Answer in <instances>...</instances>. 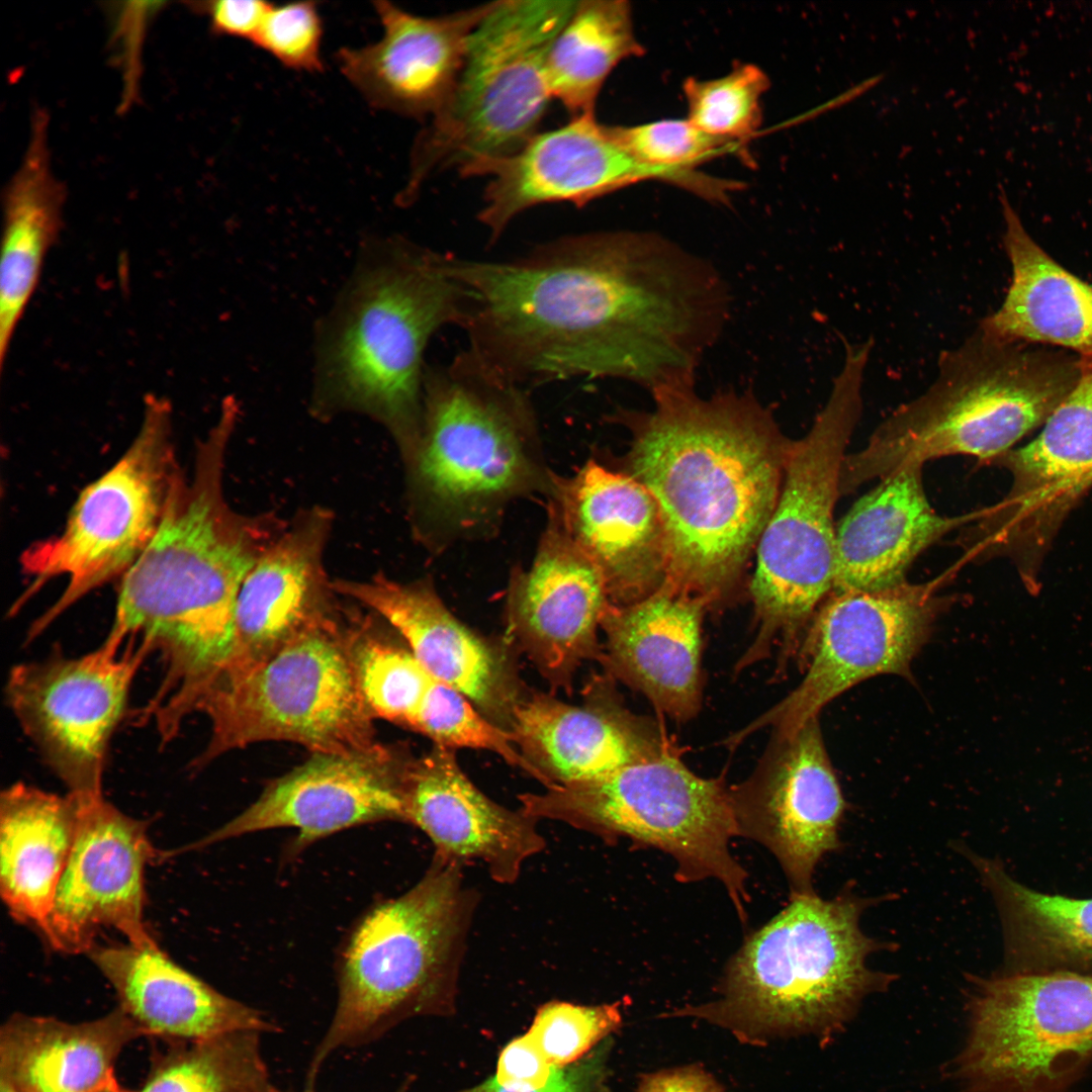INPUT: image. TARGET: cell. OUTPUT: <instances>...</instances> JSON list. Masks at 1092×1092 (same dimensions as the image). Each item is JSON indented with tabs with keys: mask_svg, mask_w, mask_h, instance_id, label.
<instances>
[{
	"mask_svg": "<svg viewBox=\"0 0 1092 1092\" xmlns=\"http://www.w3.org/2000/svg\"><path fill=\"white\" fill-rule=\"evenodd\" d=\"M443 266L468 294V349L527 388L695 382L731 310L718 269L653 232L564 236L509 261L444 254Z\"/></svg>",
	"mask_w": 1092,
	"mask_h": 1092,
	"instance_id": "6da1fadb",
	"label": "cell"
},
{
	"mask_svg": "<svg viewBox=\"0 0 1092 1092\" xmlns=\"http://www.w3.org/2000/svg\"><path fill=\"white\" fill-rule=\"evenodd\" d=\"M696 382L651 392L648 412L610 421L631 432L624 471L652 495L666 538V584L727 598L776 506L793 440L750 391L704 397Z\"/></svg>",
	"mask_w": 1092,
	"mask_h": 1092,
	"instance_id": "7a4b0ae2",
	"label": "cell"
},
{
	"mask_svg": "<svg viewBox=\"0 0 1092 1092\" xmlns=\"http://www.w3.org/2000/svg\"><path fill=\"white\" fill-rule=\"evenodd\" d=\"M226 398L199 442L191 475L172 488L150 544L120 579L105 642L133 644L162 663L161 693L192 697L220 676L235 645L242 583L288 523L236 512L223 493L226 450L238 421Z\"/></svg>",
	"mask_w": 1092,
	"mask_h": 1092,
	"instance_id": "3957f363",
	"label": "cell"
},
{
	"mask_svg": "<svg viewBox=\"0 0 1092 1092\" xmlns=\"http://www.w3.org/2000/svg\"><path fill=\"white\" fill-rule=\"evenodd\" d=\"M411 526L431 553L499 533L519 499L553 494L527 387L468 348L426 366L418 445L403 462Z\"/></svg>",
	"mask_w": 1092,
	"mask_h": 1092,
	"instance_id": "277c9868",
	"label": "cell"
},
{
	"mask_svg": "<svg viewBox=\"0 0 1092 1092\" xmlns=\"http://www.w3.org/2000/svg\"><path fill=\"white\" fill-rule=\"evenodd\" d=\"M442 254L396 237L367 243L315 336V412L378 421L403 462L421 435L427 346L468 309Z\"/></svg>",
	"mask_w": 1092,
	"mask_h": 1092,
	"instance_id": "5b68a950",
	"label": "cell"
},
{
	"mask_svg": "<svg viewBox=\"0 0 1092 1092\" xmlns=\"http://www.w3.org/2000/svg\"><path fill=\"white\" fill-rule=\"evenodd\" d=\"M880 901L850 888L831 899L791 895L730 959L718 997L673 1015L709 1020L752 1043L801 1034L828 1040L868 995L895 980L868 966L872 953L889 947L860 927L862 913Z\"/></svg>",
	"mask_w": 1092,
	"mask_h": 1092,
	"instance_id": "8992f818",
	"label": "cell"
},
{
	"mask_svg": "<svg viewBox=\"0 0 1092 1092\" xmlns=\"http://www.w3.org/2000/svg\"><path fill=\"white\" fill-rule=\"evenodd\" d=\"M1081 371L1075 355L999 340L979 328L940 354L937 378L921 396L846 455L841 495L908 463L949 455L993 461L1045 423Z\"/></svg>",
	"mask_w": 1092,
	"mask_h": 1092,
	"instance_id": "52a82bcc",
	"label": "cell"
},
{
	"mask_svg": "<svg viewBox=\"0 0 1092 1092\" xmlns=\"http://www.w3.org/2000/svg\"><path fill=\"white\" fill-rule=\"evenodd\" d=\"M478 897L461 867L433 859L408 891L355 925L338 963V1002L305 1089L338 1049L371 1042L400 1021L453 1010Z\"/></svg>",
	"mask_w": 1092,
	"mask_h": 1092,
	"instance_id": "ba28073f",
	"label": "cell"
},
{
	"mask_svg": "<svg viewBox=\"0 0 1092 1092\" xmlns=\"http://www.w3.org/2000/svg\"><path fill=\"white\" fill-rule=\"evenodd\" d=\"M843 367L809 432L793 440L780 493L756 545L750 582L754 639L737 671L791 651L806 634L834 581V509L846 448L862 410L861 385L872 341L846 340Z\"/></svg>",
	"mask_w": 1092,
	"mask_h": 1092,
	"instance_id": "9c48e42d",
	"label": "cell"
},
{
	"mask_svg": "<svg viewBox=\"0 0 1092 1092\" xmlns=\"http://www.w3.org/2000/svg\"><path fill=\"white\" fill-rule=\"evenodd\" d=\"M576 2L493 1L469 36L449 100L414 142L400 202L412 201L439 170L480 176L537 133L552 98L546 58Z\"/></svg>",
	"mask_w": 1092,
	"mask_h": 1092,
	"instance_id": "30bf717a",
	"label": "cell"
},
{
	"mask_svg": "<svg viewBox=\"0 0 1092 1092\" xmlns=\"http://www.w3.org/2000/svg\"><path fill=\"white\" fill-rule=\"evenodd\" d=\"M521 810L606 841L627 837L669 854L680 883L714 879L725 888L742 922L749 902L747 873L730 851L737 826L722 778L692 771L671 751L610 775L519 796Z\"/></svg>",
	"mask_w": 1092,
	"mask_h": 1092,
	"instance_id": "8fae6325",
	"label": "cell"
},
{
	"mask_svg": "<svg viewBox=\"0 0 1092 1092\" xmlns=\"http://www.w3.org/2000/svg\"><path fill=\"white\" fill-rule=\"evenodd\" d=\"M172 416L166 397L147 395L140 430L126 451L80 492L62 532L23 551L20 563L30 584L10 615L48 581L67 577L58 600L27 630V642L87 595L121 579L152 541L182 471Z\"/></svg>",
	"mask_w": 1092,
	"mask_h": 1092,
	"instance_id": "7c38bea8",
	"label": "cell"
},
{
	"mask_svg": "<svg viewBox=\"0 0 1092 1092\" xmlns=\"http://www.w3.org/2000/svg\"><path fill=\"white\" fill-rule=\"evenodd\" d=\"M352 615L349 609L342 620L302 634L211 694L200 710L210 722L209 741L191 768L260 741H290L312 753L379 748L349 655Z\"/></svg>",
	"mask_w": 1092,
	"mask_h": 1092,
	"instance_id": "4fadbf2b",
	"label": "cell"
},
{
	"mask_svg": "<svg viewBox=\"0 0 1092 1092\" xmlns=\"http://www.w3.org/2000/svg\"><path fill=\"white\" fill-rule=\"evenodd\" d=\"M959 1074L971 1092H1068L1092 1062V975L1005 971L971 980Z\"/></svg>",
	"mask_w": 1092,
	"mask_h": 1092,
	"instance_id": "5bb4252c",
	"label": "cell"
},
{
	"mask_svg": "<svg viewBox=\"0 0 1092 1092\" xmlns=\"http://www.w3.org/2000/svg\"><path fill=\"white\" fill-rule=\"evenodd\" d=\"M943 577L878 590L832 592L804 637L807 670L789 695L725 740L735 748L766 727L790 733L829 702L872 676H910L914 657L930 636L949 599L939 594Z\"/></svg>",
	"mask_w": 1092,
	"mask_h": 1092,
	"instance_id": "9a60e30c",
	"label": "cell"
},
{
	"mask_svg": "<svg viewBox=\"0 0 1092 1092\" xmlns=\"http://www.w3.org/2000/svg\"><path fill=\"white\" fill-rule=\"evenodd\" d=\"M146 657L129 645L117 650L102 643L81 656L56 649L11 668L7 703L70 794L102 795L109 743Z\"/></svg>",
	"mask_w": 1092,
	"mask_h": 1092,
	"instance_id": "2e32d148",
	"label": "cell"
},
{
	"mask_svg": "<svg viewBox=\"0 0 1092 1092\" xmlns=\"http://www.w3.org/2000/svg\"><path fill=\"white\" fill-rule=\"evenodd\" d=\"M993 462L1012 476L998 504L980 510L961 537L966 556L1010 557L1025 581L1034 579L1064 519L1092 486V360L1041 431Z\"/></svg>",
	"mask_w": 1092,
	"mask_h": 1092,
	"instance_id": "e0dca14e",
	"label": "cell"
},
{
	"mask_svg": "<svg viewBox=\"0 0 1092 1092\" xmlns=\"http://www.w3.org/2000/svg\"><path fill=\"white\" fill-rule=\"evenodd\" d=\"M774 733L752 774L729 787L737 833L774 854L791 895H808L815 893L819 861L841 847L847 804L818 717L793 732Z\"/></svg>",
	"mask_w": 1092,
	"mask_h": 1092,
	"instance_id": "ac0fdd59",
	"label": "cell"
},
{
	"mask_svg": "<svg viewBox=\"0 0 1092 1092\" xmlns=\"http://www.w3.org/2000/svg\"><path fill=\"white\" fill-rule=\"evenodd\" d=\"M73 796L75 840L40 932L52 948L68 954H87L103 928L130 944L158 946L144 918L146 866L156 856L146 822L103 795Z\"/></svg>",
	"mask_w": 1092,
	"mask_h": 1092,
	"instance_id": "d6986e66",
	"label": "cell"
},
{
	"mask_svg": "<svg viewBox=\"0 0 1092 1092\" xmlns=\"http://www.w3.org/2000/svg\"><path fill=\"white\" fill-rule=\"evenodd\" d=\"M406 752L382 744L365 753H312L300 765L270 781L241 814L171 855L273 828L297 830L288 851L301 850L347 828L402 821L400 768Z\"/></svg>",
	"mask_w": 1092,
	"mask_h": 1092,
	"instance_id": "ffe728a7",
	"label": "cell"
},
{
	"mask_svg": "<svg viewBox=\"0 0 1092 1092\" xmlns=\"http://www.w3.org/2000/svg\"><path fill=\"white\" fill-rule=\"evenodd\" d=\"M333 520L322 507L299 512L250 569L237 599L233 654L207 698L302 634L345 617L324 564Z\"/></svg>",
	"mask_w": 1092,
	"mask_h": 1092,
	"instance_id": "44dd1931",
	"label": "cell"
},
{
	"mask_svg": "<svg viewBox=\"0 0 1092 1092\" xmlns=\"http://www.w3.org/2000/svg\"><path fill=\"white\" fill-rule=\"evenodd\" d=\"M609 603L601 571L547 510L532 564L514 566L510 573L511 642L552 688L570 691L581 663L601 655L597 633Z\"/></svg>",
	"mask_w": 1092,
	"mask_h": 1092,
	"instance_id": "7402d4cb",
	"label": "cell"
},
{
	"mask_svg": "<svg viewBox=\"0 0 1092 1092\" xmlns=\"http://www.w3.org/2000/svg\"><path fill=\"white\" fill-rule=\"evenodd\" d=\"M332 584L340 596L386 621L431 674L509 733L515 711L529 692L509 645L462 623L429 577L402 582L378 573L363 581L336 579Z\"/></svg>",
	"mask_w": 1092,
	"mask_h": 1092,
	"instance_id": "603a6c76",
	"label": "cell"
},
{
	"mask_svg": "<svg viewBox=\"0 0 1092 1092\" xmlns=\"http://www.w3.org/2000/svg\"><path fill=\"white\" fill-rule=\"evenodd\" d=\"M480 176L491 177L477 214L490 243L519 214L540 204L581 207L648 180L679 186L673 176L637 162L619 141L615 125L599 122L595 113L537 132L515 154L486 166Z\"/></svg>",
	"mask_w": 1092,
	"mask_h": 1092,
	"instance_id": "cb8c5ba5",
	"label": "cell"
},
{
	"mask_svg": "<svg viewBox=\"0 0 1092 1092\" xmlns=\"http://www.w3.org/2000/svg\"><path fill=\"white\" fill-rule=\"evenodd\" d=\"M612 679L594 678L577 705L529 691L517 707L509 733L545 788L598 779L674 751L661 725L625 707Z\"/></svg>",
	"mask_w": 1092,
	"mask_h": 1092,
	"instance_id": "d4e9b609",
	"label": "cell"
},
{
	"mask_svg": "<svg viewBox=\"0 0 1092 1092\" xmlns=\"http://www.w3.org/2000/svg\"><path fill=\"white\" fill-rule=\"evenodd\" d=\"M546 504L601 571L612 605L637 603L666 583L667 546L659 509L627 473L588 460L572 475L557 474Z\"/></svg>",
	"mask_w": 1092,
	"mask_h": 1092,
	"instance_id": "484cf974",
	"label": "cell"
},
{
	"mask_svg": "<svg viewBox=\"0 0 1092 1092\" xmlns=\"http://www.w3.org/2000/svg\"><path fill=\"white\" fill-rule=\"evenodd\" d=\"M454 752L439 745L421 756L406 752L399 776L403 822L428 835L433 859L460 867L478 860L494 881L511 884L526 860L544 849L545 839L535 819L481 792Z\"/></svg>",
	"mask_w": 1092,
	"mask_h": 1092,
	"instance_id": "4316f807",
	"label": "cell"
},
{
	"mask_svg": "<svg viewBox=\"0 0 1092 1092\" xmlns=\"http://www.w3.org/2000/svg\"><path fill=\"white\" fill-rule=\"evenodd\" d=\"M493 1L438 16L373 2L382 24L377 41L341 48V73L373 107L418 119L433 117L449 100L468 39Z\"/></svg>",
	"mask_w": 1092,
	"mask_h": 1092,
	"instance_id": "83f0119b",
	"label": "cell"
},
{
	"mask_svg": "<svg viewBox=\"0 0 1092 1092\" xmlns=\"http://www.w3.org/2000/svg\"><path fill=\"white\" fill-rule=\"evenodd\" d=\"M709 602L664 584L634 604H608L599 660L663 715L693 719L702 704V626Z\"/></svg>",
	"mask_w": 1092,
	"mask_h": 1092,
	"instance_id": "f1b7e54d",
	"label": "cell"
},
{
	"mask_svg": "<svg viewBox=\"0 0 1092 1092\" xmlns=\"http://www.w3.org/2000/svg\"><path fill=\"white\" fill-rule=\"evenodd\" d=\"M922 469L908 463L883 476L836 525L832 592H878L907 582L919 554L979 516L938 514L927 498Z\"/></svg>",
	"mask_w": 1092,
	"mask_h": 1092,
	"instance_id": "f546056e",
	"label": "cell"
},
{
	"mask_svg": "<svg viewBox=\"0 0 1092 1092\" xmlns=\"http://www.w3.org/2000/svg\"><path fill=\"white\" fill-rule=\"evenodd\" d=\"M87 954L145 1035L195 1040L238 1030H277L258 1010L218 992L159 946L96 943Z\"/></svg>",
	"mask_w": 1092,
	"mask_h": 1092,
	"instance_id": "4dcf8cb0",
	"label": "cell"
},
{
	"mask_svg": "<svg viewBox=\"0 0 1092 1092\" xmlns=\"http://www.w3.org/2000/svg\"><path fill=\"white\" fill-rule=\"evenodd\" d=\"M371 616L354 609L349 655L360 695L376 719L430 738L434 745L467 748L484 721L460 692L431 674L408 647L381 632Z\"/></svg>",
	"mask_w": 1092,
	"mask_h": 1092,
	"instance_id": "1f68e13d",
	"label": "cell"
},
{
	"mask_svg": "<svg viewBox=\"0 0 1092 1092\" xmlns=\"http://www.w3.org/2000/svg\"><path fill=\"white\" fill-rule=\"evenodd\" d=\"M143 1035L119 1006L79 1023L15 1013L0 1029V1084L15 1092H90L115 1076L121 1051Z\"/></svg>",
	"mask_w": 1092,
	"mask_h": 1092,
	"instance_id": "d6a6232c",
	"label": "cell"
},
{
	"mask_svg": "<svg viewBox=\"0 0 1092 1092\" xmlns=\"http://www.w3.org/2000/svg\"><path fill=\"white\" fill-rule=\"evenodd\" d=\"M1000 202L1012 278L1001 306L979 328L999 340L1058 346L1092 360V286L1033 241L1003 190Z\"/></svg>",
	"mask_w": 1092,
	"mask_h": 1092,
	"instance_id": "836d02e7",
	"label": "cell"
},
{
	"mask_svg": "<svg viewBox=\"0 0 1092 1092\" xmlns=\"http://www.w3.org/2000/svg\"><path fill=\"white\" fill-rule=\"evenodd\" d=\"M49 114L35 107L27 147L3 195L0 266V359L38 284L46 257L60 234L66 190L56 177L49 145Z\"/></svg>",
	"mask_w": 1092,
	"mask_h": 1092,
	"instance_id": "e575fe53",
	"label": "cell"
},
{
	"mask_svg": "<svg viewBox=\"0 0 1092 1092\" xmlns=\"http://www.w3.org/2000/svg\"><path fill=\"white\" fill-rule=\"evenodd\" d=\"M78 805L16 783L0 797V893L10 915L40 929L70 856Z\"/></svg>",
	"mask_w": 1092,
	"mask_h": 1092,
	"instance_id": "d590c367",
	"label": "cell"
},
{
	"mask_svg": "<svg viewBox=\"0 0 1092 1092\" xmlns=\"http://www.w3.org/2000/svg\"><path fill=\"white\" fill-rule=\"evenodd\" d=\"M995 899L1006 971L1092 969V899L1035 891L996 861L967 851Z\"/></svg>",
	"mask_w": 1092,
	"mask_h": 1092,
	"instance_id": "8d00e7d4",
	"label": "cell"
},
{
	"mask_svg": "<svg viewBox=\"0 0 1092 1092\" xmlns=\"http://www.w3.org/2000/svg\"><path fill=\"white\" fill-rule=\"evenodd\" d=\"M644 53L635 35L628 1H577L546 58L550 94L572 117L595 113L612 71L622 61Z\"/></svg>",
	"mask_w": 1092,
	"mask_h": 1092,
	"instance_id": "74e56055",
	"label": "cell"
},
{
	"mask_svg": "<svg viewBox=\"0 0 1092 1092\" xmlns=\"http://www.w3.org/2000/svg\"><path fill=\"white\" fill-rule=\"evenodd\" d=\"M260 1033L238 1030L179 1040L155 1060L138 1092H282L264 1062Z\"/></svg>",
	"mask_w": 1092,
	"mask_h": 1092,
	"instance_id": "f35d334b",
	"label": "cell"
},
{
	"mask_svg": "<svg viewBox=\"0 0 1092 1092\" xmlns=\"http://www.w3.org/2000/svg\"><path fill=\"white\" fill-rule=\"evenodd\" d=\"M626 151L640 164L676 178L684 188L702 198L727 204L743 184L713 177L696 168L716 157L737 153L741 143L711 135L688 119H663L624 126L615 125Z\"/></svg>",
	"mask_w": 1092,
	"mask_h": 1092,
	"instance_id": "ab89813d",
	"label": "cell"
},
{
	"mask_svg": "<svg viewBox=\"0 0 1092 1092\" xmlns=\"http://www.w3.org/2000/svg\"><path fill=\"white\" fill-rule=\"evenodd\" d=\"M768 87L767 75L752 64H737L716 79L689 78L682 86L687 119L711 135L743 144L762 122L760 101Z\"/></svg>",
	"mask_w": 1092,
	"mask_h": 1092,
	"instance_id": "60d3db41",
	"label": "cell"
},
{
	"mask_svg": "<svg viewBox=\"0 0 1092 1092\" xmlns=\"http://www.w3.org/2000/svg\"><path fill=\"white\" fill-rule=\"evenodd\" d=\"M618 1004L594 1006L549 1002L540 1007L527 1031L556 1067L571 1065L620 1026Z\"/></svg>",
	"mask_w": 1092,
	"mask_h": 1092,
	"instance_id": "b9f144b4",
	"label": "cell"
},
{
	"mask_svg": "<svg viewBox=\"0 0 1092 1092\" xmlns=\"http://www.w3.org/2000/svg\"><path fill=\"white\" fill-rule=\"evenodd\" d=\"M324 24L315 2L271 4L253 44L296 72L324 70Z\"/></svg>",
	"mask_w": 1092,
	"mask_h": 1092,
	"instance_id": "7bdbcfd3",
	"label": "cell"
},
{
	"mask_svg": "<svg viewBox=\"0 0 1092 1092\" xmlns=\"http://www.w3.org/2000/svg\"><path fill=\"white\" fill-rule=\"evenodd\" d=\"M557 1068L526 1032L504 1048L493 1077L506 1090L531 1092L546 1086Z\"/></svg>",
	"mask_w": 1092,
	"mask_h": 1092,
	"instance_id": "ee69618b",
	"label": "cell"
},
{
	"mask_svg": "<svg viewBox=\"0 0 1092 1092\" xmlns=\"http://www.w3.org/2000/svg\"><path fill=\"white\" fill-rule=\"evenodd\" d=\"M272 3L260 0H210L189 2V8L206 18L210 31L253 42Z\"/></svg>",
	"mask_w": 1092,
	"mask_h": 1092,
	"instance_id": "f6af8a7d",
	"label": "cell"
},
{
	"mask_svg": "<svg viewBox=\"0 0 1092 1092\" xmlns=\"http://www.w3.org/2000/svg\"><path fill=\"white\" fill-rule=\"evenodd\" d=\"M607 1044L596 1049L579 1061L558 1067L549 1083L541 1089L531 1092H596L602 1083L605 1071ZM460 1092H512L500 1087L494 1077Z\"/></svg>",
	"mask_w": 1092,
	"mask_h": 1092,
	"instance_id": "bcb514c9",
	"label": "cell"
},
{
	"mask_svg": "<svg viewBox=\"0 0 1092 1092\" xmlns=\"http://www.w3.org/2000/svg\"><path fill=\"white\" fill-rule=\"evenodd\" d=\"M637 1092H723L720 1085L699 1068H679L645 1076Z\"/></svg>",
	"mask_w": 1092,
	"mask_h": 1092,
	"instance_id": "7dc6e473",
	"label": "cell"
},
{
	"mask_svg": "<svg viewBox=\"0 0 1092 1092\" xmlns=\"http://www.w3.org/2000/svg\"><path fill=\"white\" fill-rule=\"evenodd\" d=\"M90 1092H133L122 1087L116 1080L115 1076L109 1079L106 1083Z\"/></svg>",
	"mask_w": 1092,
	"mask_h": 1092,
	"instance_id": "c3c4849f",
	"label": "cell"
},
{
	"mask_svg": "<svg viewBox=\"0 0 1092 1092\" xmlns=\"http://www.w3.org/2000/svg\"><path fill=\"white\" fill-rule=\"evenodd\" d=\"M0 1092H15V1091L13 1089H11L10 1087L4 1085V1084H0Z\"/></svg>",
	"mask_w": 1092,
	"mask_h": 1092,
	"instance_id": "681fc988",
	"label": "cell"
},
{
	"mask_svg": "<svg viewBox=\"0 0 1092 1092\" xmlns=\"http://www.w3.org/2000/svg\"><path fill=\"white\" fill-rule=\"evenodd\" d=\"M303 1092H314V1091H306V1090H304ZM399 1092H405V1090H404V1089H402V1090H401V1091H399Z\"/></svg>",
	"mask_w": 1092,
	"mask_h": 1092,
	"instance_id": "f907efd6",
	"label": "cell"
}]
</instances>
